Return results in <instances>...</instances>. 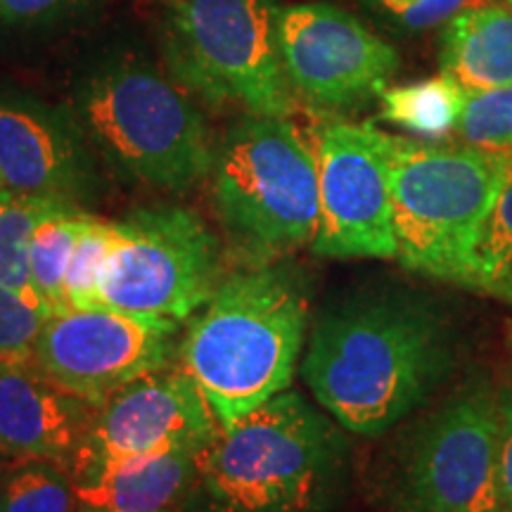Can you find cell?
Listing matches in <instances>:
<instances>
[{
	"label": "cell",
	"instance_id": "cell-1",
	"mask_svg": "<svg viewBox=\"0 0 512 512\" xmlns=\"http://www.w3.org/2000/svg\"><path fill=\"white\" fill-rule=\"evenodd\" d=\"M453 366V330L430 299L358 294L313 328L302 375L349 432L375 437L415 411Z\"/></svg>",
	"mask_w": 512,
	"mask_h": 512
},
{
	"label": "cell",
	"instance_id": "cell-2",
	"mask_svg": "<svg viewBox=\"0 0 512 512\" xmlns=\"http://www.w3.org/2000/svg\"><path fill=\"white\" fill-rule=\"evenodd\" d=\"M306 323L304 292L283 268L252 266L223 280L181 344L183 370L221 430L290 389Z\"/></svg>",
	"mask_w": 512,
	"mask_h": 512
},
{
	"label": "cell",
	"instance_id": "cell-3",
	"mask_svg": "<svg viewBox=\"0 0 512 512\" xmlns=\"http://www.w3.org/2000/svg\"><path fill=\"white\" fill-rule=\"evenodd\" d=\"M512 174V155L389 136L396 259L408 271L467 285L477 240Z\"/></svg>",
	"mask_w": 512,
	"mask_h": 512
},
{
	"label": "cell",
	"instance_id": "cell-4",
	"mask_svg": "<svg viewBox=\"0 0 512 512\" xmlns=\"http://www.w3.org/2000/svg\"><path fill=\"white\" fill-rule=\"evenodd\" d=\"M211 195L230 245L249 266L275 264L318 233L316 152L287 117L247 114L216 147Z\"/></svg>",
	"mask_w": 512,
	"mask_h": 512
},
{
	"label": "cell",
	"instance_id": "cell-5",
	"mask_svg": "<svg viewBox=\"0 0 512 512\" xmlns=\"http://www.w3.org/2000/svg\"><path fill=\"white\" fill-rule=\"evenodd\" d=\"M72 112L95 150L140 183L181 192L211 174L216 147L207 121L150 64H100L76 88Z\"/></svg>",
	"mask_w": 512,
	"mask_h": 512
},
{
	"label": "cell",
	"instance_id": "cell-6",
	"mask_svg": "<svg viewBox=\"0 0 512 512\" xmlns=\"http://www.w3.org/2000/svg\"><path fill=\"white\" fill-rule=\"evenodd\" d=\"M335 460L330 422L297 392H283L219 430L197 470L230 512H311Z\"/></svg>",
	"mask_w": 512,
	"mask_h": 512
},
{
	"label": "cell",
	"instance_id": "cell-7",
	"mask_svg": "<svg viewBox=\"0 0 512 512\" xmlns=\"http://www.w3.org/2000/svg\"><path fill=\"white\" fill-rule=\"evenodd\" d=\"M275 0H166L164 57L171 74L209 105L290 117Z\"/></svg>",
	"mask_w": 512,
	"mask_h": 512
},
{
	"label": "cell",
	"instance_id": "cell-8",
	"mask_svg": "<svg viewBox=\"0 0 512 512\" xmlns=\"http://www.w3.org/2000/svg\"><path fill=\"white\" fill-rule=\"evenodd\" d=\"M114 228L95 306L181 323L221 287V245L190 209H136Z\"/></svg>",
	"mask_w": 512,
	"mask_h": 512
},
{
	"label": "cell",
	"instance_id": "cell-9",
	"mask_svg": "<svg viewBox=\"0 0 512 512\" xmlns=\"http://www.w3.org/2000/svg\"><path fill=\"white\" fill-rule=\"evenodd\" d=\"M501 396L467 387L427 420L403 467L415 512H505L498 486Z\"/></svg>",
	"mask_w": 512,
	"mask_h": 512
},
{
	"label": "cell",
	"instance_id": "cell-10",
	"mask_svg": "<svg viewBox=\"0 0 512 512\" xmlns=\"http://www.w3.org/2000/svg\"><path fill=\"white\" fill-rule=\"evenodd\" d=\"M320 219L311 249L330 259H396L389 133L332 121L316 140Z\"/></svg>",
	"mask_w": 512,
	"mask_h": 512
},
{
	"label": "cell",
	"instance_id": "cell-11",
	"mask_svg": "<svg viewBox=\"0 0 512 512\" xmlns=\"http://www.w3.org/2000/svg\"><path fill=\"white\" fill-rule=\"evenodd\" d=\"M176 325L105 306L69 309L46 318L34 361L62 389L98 408L126 384L169 366Z\"/></svg>",
	"mask_w": 512,
	"mask_h": 512
},
{
	"label": "cell",
	"instance_id": "cell-12",
	"mask_svg": "<svg viewBox=\"0 0 512 512\" xmlns=\"http://www.w3.org/2000/svg\"><path fill=\"white\" fill-rule=\"evenodd\" d=\"M221 425L183 368L152 370L95 408L72 465L74 482H91L131 460L176 448H207Z\"/></svg>",
	"mask_w": 512,
	"mask_h": 512
},
{
	"label": "cell",
	"instance_id": "cell-13",
	"mask_svg": "<svg viewBox=\"0 0 512 512\" xmlns=\"http://www.w3.org/2000/svg\"><path fill=\"white\" fill-rule=\"evenodd\" d=\"M278 41L290 88L320 110H349L382 95L399 67L387 41L328 3L280 8Z\"/></svg>",
	"mask_w": 512,
	"mask_h": 512
},
{
	"label": "cell",
	"instance_id": "cell-14",
	"mask_svg": "<svg viewBox=\"0 0 512 512\" xmlns=\"http://www.w3.org/2000/svg\"><path fill=\"white\" fill-rule=\"evenodd\" d=\"M88 143L74 112L0 91V185L10 195L81 209L98 185Z\"/></svg>",
	"mask_w": 512,
	"mask_h": 512
},
{
	"label": "cell",
	"instance_id": "cell-15",
	"mask_svg": "<svg viewBox=\"0 0 512 512\" xmlns=\"http://www.w3.org/2000/svg\"><path fill=\"white\" fill-rule=\"evenodd\" d=\"M95 408L50 380L34 358L0 363V456L72 463Z\"/></svg>",
	"mask_w": 512,
	"mask_h": 512
},
{
	"label": "cell",
	"instance_id": "cell-16",
	"mask_svg": "<svg viewBox=\"0 0 512 512\" xmlns=\"http://www.w3.org/2000/svg\"><path fill=\"white\" fill-rule=\"evenodd\" d=\"M204 448L185 446L131 460L91 482H74L81 512H171L197 470Z\"/></svg>",
	"mask_w": 512,
	"mask_h": 512
},
{
	"label": "cell",
	"instance_id": "cell-17",
	"mask_svg": "<svg viewBox=\"0 0 512 512\" xmlns=\"http://www.w3.org/2000/svg\"><path fill=\"white\" fill-rule=\"evenodd\" d=\"M441 72L465 93L512 86V10L505 3H470L448 19L441 36Z\"/></svg>",
	"mask_w": 512,
	"mask_h": 512
},
{
	"label": "cell",
	"instance_id": "cell-18",
	"mask_svg": "<svg viewBox=\"0 0 512 512\" xmlns=\"http://www.w3.org/2000/svg\"><path fill=\"white\" fill-rule=\"evenodd\" d=\"M86 211L76 207H53L38 219L29 238V278L46 318L67 311L64 278L76 240L86 221Z\"/></svg>",
	"mask_w": 512,
	"mask_h": 512
},
{
	"label": "cell",
	"instance_id": "cell-19",
	"mask_svg": "<svg viewBox=\"0 0 512 512\" xmlns=\"http://www.w3.org/2000/svg\"><path fill=\"white\" fill-rule=\"evenodd\" d=\"M382 119L422 138H448L456 133L467 93L456 79L441 72L408 86L384 88Z\"/></svg>",
	"mask_w": 512,
	"mask_h": 512
},
{
	"label": "cell",
	"instance_id": "cell-20",
	"mask_svg": "<svg viewBox=\"0 0 512 512\" xmlns=\"http://www.w3.org/2000/svg\"><path fill=\"white\" fill-rule=\"evenodd\" d=\"M60 207L57 202L34 200L3 192L0 195V285H5L46 318L29 278L31 230L46 211ZM67 207V204H62ZM79 209V207H76Z\"/></svg>",
	"mask_w": 512,
	"mask_h": 512
},
{
	"label": "cell",
	"instance_id": "cell-21",
	"mask_svg": "<svg viewBox=\"0 0 512 512\" xmlns=\"http://www.w3.org/2000/svg\"><path fill=\"white\" fill-rule=\"evenodd\" d=\"M76 505L74 482L46 460H27L0 486V512H74Z\"/></svg>",
	"mask_w": 512,
	"mask_h": 512
},
{
	"label": "cell",
	"instance_id": "cell-22",
	"mask_svg": "<svg viewBox=\"0 0 512 512\" xmlns=\"http://www.w3.org/2000/svg\"><path fill=\"white\" fill-rule=\"evenodd\" d=\"M117 228L114 221H102L86 216L76 240L74 254L69 259L64 278V304L69 309H93L98 302V285L105 273L107 261L114 249Z\"/></svg>",
	"mask_w": 512,
	"mask_h": 512
},
{
	"label": "cell",
	"instance_id": "cell-23",
	"mask_svg": "<svg viewBox=\"0 0 512 512\" xmlns=\"http://www.w3.org/2000/svg\"><path fill=\"white\" fill-rule=\"evenodd\" d=\"M456 136L477 150L512 155V86L467 93Z\"/></svg>",
	"mask_w": 512,
	"mask_h": 512
},
{
	"label": "cell",
	"instance_id": "cell-24",
	"mask_svg": "<svg viewBox=\"0 0 512 512\" xmlns=\"http://www.w3.org/2000/svg\"><path fill=\"white\" fill-rule=\"evenodd\" d=\"M508 268H512V174L479 235L465 287L489 292Z\"/></svg>",
	"mask_w": 512,
	"mask_h": 512
},
{
	"label": "cell",
	"instance_id": "cell-25",
	"mask_svg": "<svg viewBox=\"0 0 512 512\" xmlns=\"http://www.w3.org/2000/svg\"><path fill=\"white\" fill-rule=\"evenodd\" d=\"M46 318L19 294L0 285V363L34 358Z\"/></svg>",
	"mask_w": 512,
	"mask_h": 512
},
{
	"label": "cell",
	"instance_id": "cell-26",
	"mask_svg": "<svg viewBox=\"0 0 512 512\" xmlns=\"http://www.w3.org/2000/svg\"><path fill=\"white\" fill-rule=\"evenodd\" d=\"M95 0H0V29H46L88 10Z\"/></svg>",
	"mask_w": 512,
	"mask_h": 512
},
{
	"label": "cell",
	"instance_id": "cell-27",
	"mask_svg": "<svg viewBox=\"0 0 512 512\" xmlns=\"http://www.w3.org/2000/svg\"><path fill=\"white\" fill-rule=\"evenodd\" d=\"M375 5L408 29H430L448 22L475 0H373Z\"/></svg>",
	"mask_w": 512,
	"mask_h": 512
},
{
	"label": "cell",
	"instance_id": "cell-28",
	"mask_svg": "<svg viewBox=\"0 0 512 512\" xmlns=\"http://www.w3.org/2000/svg\"><path fill=\"white\" fill-rule=\"evenodd\" d=\"M498 486L505 512H512V389L501 396V446H498Z\"/></svg>",
	"mask_w": 512,
	"mask_h": 512
},
{
	"label": "cell",
	"instance_id": "cell-29",
	"mask_svg": "<svg viewBox=\"0 0 512 512\" xmlns=\"http://www.w3.org/2000/svg\"><path fill=\"white\" fill-rule=\"evenodd\" d=\"M489 294H494V297H501L503 302H510L512 304V268H508V271H505L503 278L498 280L494 287H491Z\"/></svg>",
	"mask_w": 512,
	"mask_h": 512
},
{
	"label": "cell",
	"instance_id": "cell-30",
	"mask_svg": "<svg viewBox=\"0 0 512 512\" xmlns=\"http://www.w3.org/2000/svg\"><path fill=\"white\" fill-rule=\"evenodd\" d=\"M503 3H505V5H508V8L512 10V0H503Z\"/></svg>",
	"mask_w": 512,
	"mask_h": 512
},
{
	"label": "cell",
	"instance_id": "cell-31",
	"mask_svg": "<svg viewBox=\"0 0 512 512\" xmlns=\"http://www.w3.org/2000/svg\"><path fill=\"white\" fill-rule=\"evenodd\" d=\"M3 192H5V190H3V185H0V195H3Z\"/></svg>",
	"mask_w": 512,
	"mask_h": 512
}]
</instances>
